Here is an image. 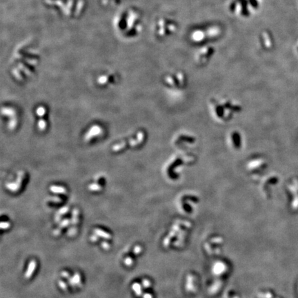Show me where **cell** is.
Wrapping results in <instances>:
<instances>
[{"instance_id": "cell-10", "label": "cell", "mask_w": 298, "mask_h": 298, "mask_svg": "<svg viewBox=\"0 0 298 298\" xmlns=\"http://www.w3.org/2000/svg\"><path fill=\"white\" fill-rule=\"evenodd\" d=\"M102 247L103 248V250H108L111 248V245H110L109 243H108L107 241H102Z\"/></svg>"}, {"instance_id": "cell-6", "label": "cell", "mask_w": 298, "mask_h": 298, "mask_svg": "<svg viewBox=\"0 0 298 298\" xmlns=\"http://www.w3.org/2000/svg\"><path fill=\"white\" fill-rule=\"evenodd\" d=\"M132 289L138 296H140L142 294V288H141V286L138 283H134L132 285Z\"/></svg>"}, {"instance_id": "cell-8", "label": "cell", "mask_w": 298, "mask_h": 298, "mask_svg": "<svg viewBox=\"0 0 298 298\" xmlns=\"http://www.w3.org/2000/svg\"><path fill=\"white\" fill-rule=\"evenodd\" d=\"M58 285H59V288H60L61 289H62L63 291H67V290H68L67 284H66V282H64L63 280H59V282H58Z\"/></svg>"}, {"instance_id": "cell-3", "label": "cell", "mask_w": 298, "mask_h": 298, "mask_svg": "<svg viewBox=\"0 0 298 298\" xmlns=\"http://www.w3.org/2000/svg\"><path fill=\"white\" fill-rule=\"evenodd\" d=\"M37 267V262L34 259L30 260L29 265H28L27 270L24 274V277L26 279H30L32 277Z\"/></svg>"}, {"instance_id": "cell-9", "label": "cell", "mask_w": 298, "mask_h": 298, "mask_svg": "<svg viewBox=\"0 0 298 298\" xmlns=\"http://www.w3.org/2000/svg\"><path fill=\"white\" fill-rule=\"evenodd\" d=\"M124 263L126 266H131L133 264V260L132 258H130V257H128V258H125Z\"/></svg>"}, {"instance_id": "cell-18", "label": "cell", "mask_w": 298, "mask_h": 298, "mask_svg": "<svg viewBox=\"0 0 298 298\" xmlns=\"http://www.w3.org/2000/svg\"><path fill=\"white\" fill-rule=\"evenodd\" d=\"M143 285L146 288V287H148L149 285V281H148V280H143Z\"/></svg>"}, {"instance_id": "cell-1", "label": "cell", "mask_w": 298, "mask_h": 298, "mask_svg": "<svg viewBox=\"0 0 298 298\" xmlns=\"http://www.w3.org/2000/svg\"><path fill=\"white\" fill-rule=\"evenodd\" d=\"M140 15L133 9H128L118 15L115 27L118 32L126 37L136 35L140 29Z\"/></svg>"}, {"instance_id": "cell-16", "label": "cell", "mask_w": 298, "mask_h": 298, "mask_svg": "<svg viewBox=\"0 0 298 298\" xmlns=\"http://www.w3.org/2000/svg\"><path fill=\"white\" fill-rule=\"evenodd\" d=\"M61 233H62L61 230L59 228V229L55 230L54 231H53V235H55V236H58V235H59L61 234Z\"/></svg>"}, {"instance_id": "cell-11", "label": "cell", "mask_w": 298, "mask_h": 298, "mask_svg": "<svg viewBox=\"0 0 298 298\" xmlns=\"http://www.w3.org/2000/svg\"><path fill=\"white\" fill-rule=\"evenodd\" d=\"M10 226H11V224L9 223V222H2V223H1V228L2 229H8V228L10 227Z\"/></svg>"}, {"instance_id": "cell-13", "label": "cell", "mask_w": 298, "mask_h": 298, "mask_svg": "<svg viewBox=\"0 0 298 298\" xmlns=\"http://www.w3.org/2000/svg\"><path fill=\"white\" fill-rule=\"evenodd\" d=\"M61 275H62V277H63L64 278H66V279H69L71 277V275H70V274H69V273L67 272V271H62L61 273Z\"/></svg>"}, {"instance_id": "cell-2", "label": "cell", "mask_w": 298, "mask_h": 298, "mask_svg": "<svg viewBox=\"0 0 298 298\" xmlns=\"http://www.w3.org/2000/svg\"><path fill=\"white\" fill-rule=\"evenodd\" d=\"M46 4L57 8L59 13L66 17H77L82 14L85 9L84 0H46Z\"/></svg>"}, {"instance_id": "cell-5", "label": "cell", "mask_w": 298, "mask_h": 298, "mask_svg": "<svg viewBox=\"0 0 298 298\" xmlns=\"http://www.w3.org/2000/svg\"><path fill=\"white\" fill-rule=\"evenodd\" d=\"M122 1V0H101V2L103 5L112 6L114 5H117Z\"/></svg>"}, {"instance_id": "cell-4", "label": "cell", "mask_w": 298, "mask_h": 298, "mask_svg": "<svg viewBox=\"0 0 298 298\" xmlns=\"http://www.w3.org/2000/svg\"><path fill=\"white\" fill-rule=\"evenodd\" d=\"M94 233H95L96 235H98V236L102 238H103V239L110 240L112 238L111 234H109L108 233H107V232L100 229V228H95V229H94Z\"/></svg>"}, {"instance_id": "cell-14", "label": "cell", "mask_w": 298, "mask_h": 298, "mask_svg": "<svg viewBox=\"0 0 298 298\" xmlns=\"http://www.w3.org/2000/svg\"><path fill=\"white\" fill-rule=\"evenodd\" d=\"M68 283H69V284H70V286H71V287L75 288V287H76V285H75V282H74V280H73V277H71L70 278L68 279Z\"/></svg>"}, {"instance_id": "cell-7", "label": "cell", "mask_w": 298, "mask_h": 298, "mask_svg": "<svg viewBox=\"0 0 298 298\" xmlns=\"http://www.w3.org/2000/svg\"><path fill=\"white\" fill-rule=\"evenodd\" d=\"M73 280L75 282V284L76 286L77 287H81V275L79 273H75L73 275Z\"/></svg>"}, {"instance_id": "cell-19", "label": "cell", "mask_w": 298, "mask_h": 298, "mask_svg": "<svg viewBox=\"0 0 298 298\" xmlns=\"http://www.w3.org/2000/svg\"><path fill=\"white\" fill-rule=\"evenodd\" d=\"M68 212V209L67 208H64V209H62L61 211H60V213H67Z\"/></svg>"}, {"instance_id": "cell-20", "label": "cell", "mask_w": 298, "mask_h": 298, "mask_svg": "<svg viewBox=\"0 0 298 298\" xmlns=\"http://www.w3.org/2000/svg\"><path fill=\"white\" fill-rule=\"evenodd\" d=\"M144 298H152V297L149 294H145L144 296Z\"/></svg>"}, {"instance_id": "cell-15", "label": "cell", "mask_w": 298, "mask_h": 298, "mask_svg": "<svg viewBox=\"0 0 298 298\" xmlns=\"http://www.w3.org/2000/svg\"><path fill=\"white\" fill-rule=\"evenodd\" d=\"M140 251H141V247L140 246H136L135 247L133 252L135 255H137L138 253H140Z\"/></svg>"}, {"instance_id": "cell-12", "label": "cell", "mask_w": 298, "mask_h": 298, "mask_svg": "<svg viewBox=\"0 0 298 298\" xmlns=\"http://www.w3.org/2000/svg\"><path fill=\"white\" fill-rule=\"evenodd\" d=\"M68 224H69V220H68V219H64V220L62 221V222H61V223H60V224H59V227H60V228H61V227H62V228L66 227L67 225H68Z\"/></svg>"}, {"instance_id": "cell-17", "label": "cell", "mask_w": 298, "mask_h": 298, "mask_svg": "<svg viewBox=\"0 0 298 298\" xmlns=\"http://www.w3.org/2000/svg\"><path fill=\"white\" fill-rule=\"evenodd\" d=\"M90 240L93 241V242H95V241L98 240V237H97L96 235H91V237H90Z\"/></svg>"}]
</instances>
